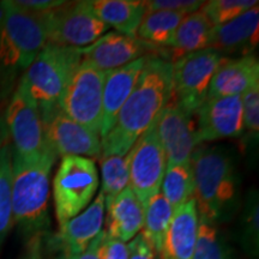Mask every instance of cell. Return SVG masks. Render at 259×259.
Listing matches in <instances>:
<instances>
[{
    "label": "cell",
    "mask_w": 259,
    "mask_h": 259,
    "mask_svg": "<svg viewBox=\"0 0 259 259\" xmlns=\"http://www.w3.org/2000/svg\"><path fill=\"white\" fill-rule=\"evenodd\" d=\"M57 155L50 148L32 162L12 153V213L14 225L29 241L50 231L51 173Z\"/></svg>",
    "instance_id": "cell-3"
},
{
    "label": "cell",
    "mask_w": 259,
    "mask_h": 259,
    "mask_svg": "<svg viewBox=\"0 0 259 259\" xmlns=\"http://www.w3.org/2000/svg\"><path fill=\"white\" fill-rule=\"evenodd\" d=\"M5 124L12 139V153L23 161L37 160L48 149L40 108L23 78L6 108Z\"/></svg>",
    "instance_id": "cell-8"
},
{
    "label": "cell",
    "mask_w": 259,
    "mask_h": 259,
    "mask_svg": "<svg viewBox=\"0 0 259 259\" xmlns=\"http://www.w3.org/2000/svg\"><path fill=\"white\" fill-rule=\"evenodd\" d=\"M128 259H155L156 253L142 233H139L130 241Z\"/></svg>",
    "instance_id": "cell-36"
},
{
    "label": "cell",
    "mask_w": 259,
    "mask_h": 259,
    "mask_svg": "<svg viewBox=\"0 0 259 259\" xmlns=\"http://www.w3.org/2000/svg\"><path fill=\"white\" fill-rule=\"evenodd\" d=\"M105 216L106 234L122 242L131 241L143 228V205L130 187L112 200Z\"/></svg>",
    "instance_id": "cell-21"
},
{
    "label": "cell",
    "mask_w": 259,
    "mask_h": 259,
    "mask_svg": "<svg viewBox=\"0 0 259 259\" xmlns=\"http://www.w3.org/2000/svg\"><path fill=\"white\" fill-rule=\"evenodd\" d=\"M45 141L57 156H101V137L69 118L59 106L40 109Z\"/></svg>",
    "instance_id": "cell-12"
},
{
    "label": "cell",
    "mask_w": 259,
    "mask_h": 259,
    "mask_svg": "<svg viewBox=\"0 0 259 259\" xmlns=\"http://www.w3.org/2000/svg\"><path fill=\"white\" fill-rule=\"evenodd\" d=\"M156 120L127 153L128 187L142 205H145L149 199L160 192L167 167L166 155L157 136Z\"/></svg>",
    "instance_id": "cell-11"
},
{
    "label": "cell",
    "mask_w": 259,
    "mask_h": 259,
    "mask_svg": "<svg viewBox=\"0 0 259 259\" xmlns=\"http://www.w3.org/2000/svg\"><path fill=\"white\" fill-rule=\"evenodd\" d=\"M258 42L259 6L255 5L231 22L213 27L208 47L226 58H240L252 56Z\"/></svg>",
    "instance_id": "cell-17"
},
{
    "label": "cell",
    "mask_w": 259,
    "mask_h": 259,
    "mask_svg": "<svg viewBox=\"0 0 259 259\" xmlns=\"http://www.w3.org/2000/svg\"><path fill=\"white\" fill-rule=\"evenodd\" d=\"M144 221L141 233L149 241L155 253L158 255L162 251L164 236L173 218V209L163 194L158 192L143 205Z\"/></svg>",
    "instance_id": "cell-24"
},
{
    "label": "cell",
    "mask_w": 259,
    "mask_h": 259,
    "mask_svg": "<svg viewBox=\"0 0 259 259\" xmlns=\"http://www.w3.org/2000/svg\"><path fill=\"white\" fill-rule=\"evenodd\" d=\"M47 44L83 48L94 44L108 30V25L94 15L87 2H66L45 14Z\"/></svg>",
    "instance_id": "cell-10"
},
{
    "label": "cell",
    "mask_w": 259,
    "mask_h": 259,
    "mask_svg": "<svg viewBox=\"0 0 259 259\" xmlns=\"http://www.w3.org/2000/svg\"><path fill=\"white\" fill-rule=\"evenodd\" d=\"M199 216L194 199L173 212L170 225L164 236L160 259H192L198 238Z\"/></svg>",
    "instance_id": "cell-19"
},
{
    "label": "cell",
    "mask_w": 259,
    "mask_h": 259,
    "mask_svg": "<svg viewBox=\"0 0 259 259\" xmlns=\"http://www.w3.org/2000/svg\"><path fill=\"white\" fill-rule=\"evenodd\" d=\"M203 4L204 2H199V0H149V2H144L145 14L155 11H168L185 16L198 11Z\"/></svg>",
    "instance_id": "cell-33"
},
{
    "label": "cell",
    "mask_w": 259,
    "mask_h": 259,
    "mask_svg": "<svg viewBox=\"0 0 259 259\" xmlns=\"http://www.w3.org/2000/svg\"><path fill=\"white\" fill-rule=\"evenodd\" d=\"M226 57L213 48L184 54L171 61V100L194 115L208 97L212 76Z\"/></svg>",
    "instance_id": "cell-7"
},
{
    "label": "cell",
    "mask_w": 259,
    "mask_h": 259,
    "mask_svg": "<svg viewBox=\"0 0 259 259\" xmlns=\"http://www.w3.org/2000/svg\"><path fill=\"white\" fill-rule=\"evenodd\" d=\"M170 99L171 61L151 54L147 58L137 84L116 116L114 126L101 138V157L126 156Z\"/></svg>",
    "instance_id": "cell-1"
},
{
    "label": "cell",
    "mask_w": 259,
    "mask_h": 259,
    "mask_svg": "<svg viewBox=\"0 0 259 259\" xmlns=\"http://www.w3.org/2000/svg\"><path fill=\"white\" fill-rule=\"evenodd\" d=\"M155 259H160V257H158V255H156V258H155Z\"/></svg>",
    "instance_id": "cell-40"
},
{
    "label": "cell",
    "mask_w": 259,
    "mask_h": 259,
    "mask_svg": "<svg viewBox=\"0 0 259 259\" xmlns=\"http://www.w3.org/2000/svg\"><path fill=\"white\" fill-rule=\"evenodd\" d=\"M128 157L102 156L101 157V192L105 197L106 208L118 194L128 187Z\"/></svg>",
    "instance_id": "cell-30"
},
{
    "label": "cell",
    "mask_w": 259,
    "mask_h": 259,
    "mask_svg": "<svg viewBox=\"0 0 259 259\" xmlns=\"http://www.w3.org/2000/svg\"><path fill=\"white\" fill-rule=\"evenodd\" d=\"M12 3L17 8L25 11L34 12V14H48L63 6L66 2H63V0H16Z\"/></svg>",
    "instance_id": "cell-35"
},
{
    "label": "cell",
    "mask_w": 259,
    "mask_h": 259,
    "mask_svg": "<svg viewBox=\"0 0 259 259\" xmlns=\"http://www.w3.org/2000/svg\"><path fill=\"white\" fill-rule=\"evenodd\" d=\"M160 48L137 36H128L118 31H109L97 38L90 46L78 48L82 61L97 70L108 72L119 69L142 57L151 56L150 52Z\"/></svg>",
    "instance_id": "cell-15"
},
{
    "label": "cell",
    "mask_w": 259,
    "mask_h": 259,
    "mask_svg": "<svg viewBox=\"0 0 259 259\" xmlns=\"http://www.w3.org/2000/svg\"><path fill=\"white\" fill-rule=\"evenodd\" d=\"M258 4L257 0H210L204 2L200 11L216 27L231 22Z\"/></svg>",
    "instance_id": "cell-31"
},
{
    "label": "cell",
    "mask_w": 259,
    "mask_h": 259,
    "mask_svg": "<svg viewBox=\"0 0 259 259\" xmlns=\"http://www.w3.org/2000/svg\"><path fill=\"white\" fill-rule=\"evenodd\" d=\"M82 61L78 48L46 44L22 76L38 108L58 106L73 71Z\"/></svg>",
    "instance_id": "cell-5"
},
{
    "label": "cell",
    "mask_w": 259,
    "mask_h": 259,
    "mask_svg": "<svg viewBox=\"0 0 259 259\" xmlns=\"http://www.w3.org/2000/svg\"><path fill=\"white\" fill-rule=\"evenodd\" d=\"M148 57H142L125 66L106 72L102 95V124L100 132L101 138L105 137L114 126L116 116L137 84Z\"/></svg>",
    "instance_id": "cell-18"
},
{
    "label": "cell",
    "mask_w": 259,
    "mask_h": 259,
    "mask_svg": "<svg viewBox=\"0 0 259 259\" xmlns=\"http://www.w3.org/2000/svg\"><path fill=\"white\" fill-rule=\"evenodd\" d=\"M97 253L100 259H128V246L126 242L116 240L101 232Z\"/></svg>",
    "instance_id": "cell-34"
},
{
    "label": "cell",
    "mask_w": 259,
    "mask_h": 259,
    "mask_svg": "<svg viewBox=\"0 0 259 259\" xmlns=\"http://www.w3.org/2000/svg\"><path fill=\"white\" fill-rule=\"evenodd\" d=\"M239 244L250 259L259 257V198L258 190L246 194L239 221Z\"/></svg>",
    "instance_id": "cell-28"
},
{
    "label": "cell",
    "mask_w": 259,
    "mask_h": 259,
    "mask_svg": "<svg viewBox=\"0 0 259 259\" xmlns=\"http://www.w3.org/2000/svg\"><path fill=\"white\" fill-rule=\"evenodd\" d=\"M22 259H44L42 255V239H34L29 241L28 252Z\"/></svg>",
    "instance_id": "cell-38"
},
{
    "label": "cell",
    "mask_w": 259,
    "mask_h": 259,
    "mask_svg": "<svg viewBox=\"0 0 259 259\" xmlns=\"http://www.w3.org/2000/svg\"><path fill=\"white\" fill-rule=\"evenodd\" d=\"M99 171L93 158L65 156L53 179L58 225L69 221L92 203L99 189Z\"/></svg>",
    "instance_id": "cell-6"
},
{
    "label": "cell",
    "mask_w": 259,
    "mask_h": 259,
    "mask_svg": "<svg viewBox=\"0 0 259 259\" xmlns=\"http://www.w3.org/2000/svg\"><path fill=\"white\" fill-rule=\"evenodd\" d=\"M14 227L12 213V147H0V251Z\"/></svg>",
    "instance_id": "cell-26"
},
{
    "label": "cell",
    "mask_w": 259,
    "mask_h": 259,
    "mask_svg": "<svg viewBox=\"0 0 259 259\" xmlns=\"http://www.w3.org/2000/svg\"><path fill=\"white\" fill-rule=\"evenodd\" d=\"M193 174L191 164L167 166L160 192L176 211L183 204L193 198Z\"/></svg>",
    "instance_id": "cell-27"
},
{
    "label": "cell",
    "mask_w": 259,
    "mask_h": 259,
    "mask_svg": "<svg viewBox=\"0 0 259 259\" xmlns=\"http://www.w3.org/2000/svg\"><path fill=\"white\" fill-rule=\"evenodd\" d=\"M156 131L167 166L190 164L191 156L199 145L194 115L170 99L157 116Z\"/></svg>",
    "instance_id": "cell-13"
},
{
    "label": "cell",
    "mask_w": 259,
    "mask_h": 259,
    "mask_svg": "<svg viewBox=\"0 0 259 259\" xmlns=\"http://www.w3.org/2000/svg\"><path fill=\"white\" fill-rule=\"evenodd\" d=\"M185 15L168 11L148 12L139 24L136 36L156 47H171L174 35Z\"/></svg>",
    "instance_id": "cell-25"
},
{
    "label": "cell",
    "mask_w": 259,
    "mask_h": 259,
    "mask_svg": "<svg viewBox=\"0 0 259 259\" xmlns=\"http://www.w3.org/2000/svg\"><path fill=\"white\" fill-rule=\"evenodd\" d=\"M259 82V63L257 57L226 58L216 70L210 82L208 97L242 95Z\"/></svg>",
    "instance_id": "cell-20"
},
{
    "label": "cell",
    "mask_w": 259,
    "mask_h": 259,
    "mask_svg": "<svg viewBox=\"0 0 259 259\" xmlns=\"http://www.w3.org/2000/svg\"><path fill=\"white\" fill-rule=\"evenodd\" d=\"M6 16L0 31V72L12 78L27 70L47 44L45 14H34L4 2Z\"/></svg>",
    "instance_id": "cell-4"
},
{
    "label": "cell",
    "mask_w": 259,
    "mask_h": 259,
    "mask_svg": "<svg viewBox=\"0 0 259 259\" xmlns=\"http://www.w3.org/2000/svg\"><path fill=\"white\" fill-rule=\"evenodd\" d=\"M100 236H101V233L94 239L92 244L88 246L85 251L82 252L79 254L74 255H66V257H61V255H57L56 259H100L99 253H97V247H99V241Z\"/></svg>",
    "instance_id": "cell-37"
},
{
    "label": "cell",
    "mask_w": 259,
    "mask_h": 259,
    "mask_svg": "<svg viewBox=\"0 0 259 259\" xmlns=\"http://www.w3.org/2000/svg\"><path fill=\"white\" fill-rule=\"evenodd\" d=\"M192 259H236V257L218 226L199 219L198 238Z\"/></svg>",
    "instance_id": "cell-29"
},
{
    "label": "cell",
    "mask_w": 259,
    "mask_h": 259,
    "mask_svg": "<svg viewBox=\"0 0 259 259\" xmlns=\"http://www.w3.org/2000/svg\"><path fill=\"white\" fill-rule=\"evenodd\" d=\"M106 204L101 192L78 215L59 226V231L48 239V247L57 255L66 257L82 253L102 232Z\"/></svg>",
    "instance_id": "cell-14"
},
{
    "label": "cell",
    "mask_w": 259,
    "mask_h": 259,
    "mask_svg": "<svg viewBox=\"0 0 259 259\" xmlns=\"http://www.w3.org/2000/svg\"><path fill=\"white\" fill-rule=\"evenodd\" d=\"M190 164L199 219L213 225L232 219L240 200V179L232 155L226 149L198 145Z\"/></svg>",
    "instance_id": "cell-2"
},
{
    "label": "cell",
    "mask_w": 259,
    "mask_h": 259,
    "mask_svg": "<svg viewBox=\"0 0 259 259\" xmlns=\"http://www.w3.org/2000/svg\"><path fill=\"white\" fill-rule=\"evenodd\" d=\"M212 28L211 22L200 9L185 16L177 29L171 44L174 59L184 54L208 48Z\"/></svg>",
    "instance_id": "cell-23"
},
{
    "label": "cell",
    "mask_w": 259,
    "mask_h": 259,
    "mask_svg": "<svg viewBox=\"0 0 259 259\" xmlns=\"http://www.w3.org/2000/svg\"><path fill=\"white\" fill-rule=\"evenodd\" d=\"M6 126L4 124V121H3V118L2 115H0V147H2L3 144L5 143V139H6Z\"/></svg>",
    "instance_id": "cell-39"
},
{
    "label": "cell",
    "mask_w": 259,
    "mask_h": 259,
    "mask_svg": "<svg viewBox=\"0 0 259 259\" xmlns=\"http://www.w3.org/2000/svg\"><path fill=\"white\" fill-rule=\"evenodd\" d=\"M97 18L120 34L136 36L145 15L144 2L138 0H88Z\"/></svg>",
    "instance_id": "cell-22"
},
{
    "label": "cell",
    "mask_w": 259,
    "mask_h": 259,
    "mask_svg": "<svg viewBox=\"0 0 259 259\" xmlns=\"http://www.w3.org/2000/svg\"><path fill=\"white\" fill-rule=\"evenodd\" d=\"M105 78L106 72L80 61L58 103L69 118L97 135L101 132Z\"/></svg>",
    "instance_id": "cell-9"
},
{
    "label": "cell",
    "mask_w": 259,
    "mask_h": 259,
    "mask_svg": "<svg viewBox=\"0 0 259 259\" xmlns=\"http://www.w3.org/2000/svg\"><path fill=\"white\" fill-rule=\"evenodd\" d=\"M241 105L244 130L257 141L259 134V82L242 94Z\"/></svg>",
    "instance_id": "cell-32"
},
{
    "label": "cell",
    "mask_w": 259,
    "mask_h": 259,
    "mask_svg": "<svg viewBox=\"0 0 259 259\" xmlns=\"http://www.w3.org/2000/svg\"><path fill=\"white\" fill-rule=\"evenodd\" d=\"M194 116L199 143L244 134L241 95L206 99Z\"/></svg>",
    "instance_id": "cell-16"
}]
</instances>
